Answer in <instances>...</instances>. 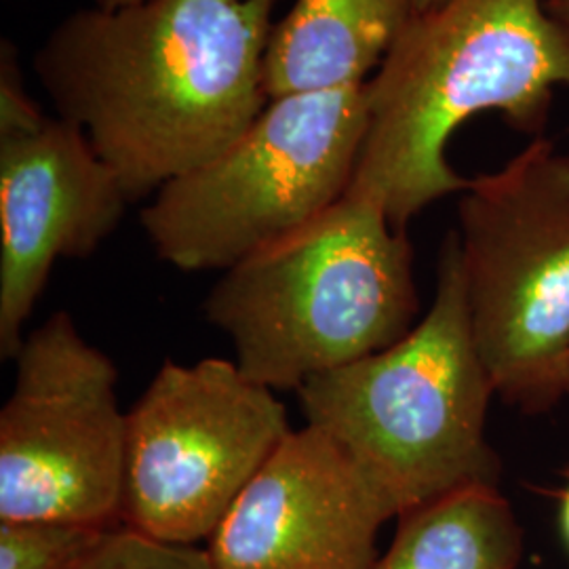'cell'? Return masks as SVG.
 <instances>
[{
  "label": "cell",
  "instance_id": "7c38bea8",
  "mask_svg": "<svg viewBox=\"0 0 569 569\" xmlns=\"http://www.w3.org/2000/svg\"><path fill=\"white\" fill-rule=\"evenodd\" d=\"M523 528L498 486H472L399 517L371 569H517Z\"/></svg>",
  "mask_w": 569,
  "mask_h": 569
},
{
  "label": "cell",
  "instance_id": "4fadbf2b",
  "mask_svg": "<svg viewBox=\"0 0 569 569\" xmlns=\"http://www.w3.org/2000/svg\"><path fill=\"white\" fill-rule=\"evenodd\" d=\"M106 531L58 521H0V569H81Z\"/></svg>",
  "mask_w": 569,
  "mask_h": 569
},
{
  "label": "cell",
  "instance_id": "9a60e30c",
  "mask_svg": "<svg viewBox=\"0 0 569 569\" xmlns=\"http://www.w3.org/2000/svg\"><path fill=\"white\" fill-rule=\"evenodd\" d=\"M557 521H559V533H561V540L566 545V549L569 552V475L566 486L559 493V515H557Z\"/></svg>",
  "mask_w": 569,
  "mask_h": 569
},
{
  "label": "cell",
  "instance_id": "6da1fadb",
  "mask_svg": "<svg viewBox=\"0 0 569 569\" xmlns=\"http://www.w3.org/2000/svg\"><path fill=\"white\" fill-rule=\"evenodd\" d=\"M277 0H142L84 9L34 70L60 119L84 131L129 201L237 142L260 117Z\"/></svg>",
  "mask_w": 569,
  "mask_h": 569
},
{
  "label": "cell",
  "instance_id": "5b68a950",
  "mask_svg": "<svg viewBox=\"0 0 569 569\" xmlns=\"http://www.w3.org/2000/svg\"><path fill=\"white\" fill-rule=\"evenodd\" d=\"M470 329L496 395L526 413L566 397L569 154L533 138L458 204Z\"/></svg>",
  "mask_w": 569,
  "mask_h": 569
},
{
  "label": "cell",
  "instance_id": "ac0fdd59",
  "mask_svg": "<svg viewBox=\"0 0 569 569\" xmlns=\"http://www.w3.org/2000/svg\"><path fill=\"white\" fill-rule=\"evenodd\" d=\"M136 2H142V0H98V7L121 9V7H129V4H136Z\"/></svg>",
  "mask_w": 569,
  "mask_h": 569
},
{
  "label": "cell",
  "instance_id": "8992f818",
  "mask_svg": "<svg viewBox=\"0 0 569 569\" xmlns=\"http://www.w3.org/2000/svg\"><path fill=\"white\" fill-rule=\"evenodd\" d=\"M366 84L270 100L222 154L164 183L142 211L157 256L228 270L338 203L369 129Z\"/></svg>",
  "mask_w": 569,
  "mask_h": 569
},
{
  "label": "cell",
  "instance_id": "ba28073f",
  "mask_svg": "<svg viewBox=\"0 0 569 569\" xmlns=\"http://www.w3.org/2000/svg\"><path fill=\"white\" fill-rule=\"evenodd\" d=\"M13 361L0 409V521L122 528L127 411L114 361L63 310Z\"/></svg>",
  "mask_w": 569,
  "mask_h": 569
},
{
  "label": "cell",
  "instance_id": "3957f363",
  "mask_svg": "<svg viewBox=\"0 0 569 569\" xmlns=\"http://www.w3.org/2000/svg\"><path fill=\"white\" fill-rule=\"evenodd\" d=\"M418 305L406 230L373 199L346 190L308 224L224 270L203 308L249 380L298 392L397 345Z\"/></svg>",
  "mask_w": 569,
  "mask_h": 569
},
{
  "label": "cell",
  "instance_id": "7a4b0ae2",
  "mask_svg": "<svg viewBox=\"0 0 569 569\" xmlns=\"http://www.w3.org/2000/svg\"><path fill=\"white\" fill-rule=\"evenodd\" d=\"M369 129L350 192L373 199L390 224L465 192L448 143L481 112L540 138L557 89H569V23L545 0H446L413 13L367 81Z\"/></svg>",
  "mask_w": 569,
  "mask_h": 569
},
{
  "label": "cell",
  "instance_id": "8fae6325",
  "mask_svg": "<svg viewBox=\"0 0 569 569\" xmlns=\"http://www.w3.org/2000/svg\"><path fill=\"white\" fill-rule=\"evenodd\" d=\"M413 18V0H298L270 32L268 102L363 87Z\"/></svg>",
  "mask_w": 569,
  "mask_h": 569
},
{
  "label": "cell",
  "instance_id": "5bb4252c",
  "mask_svg": "<svg viewBox=\"0 0 569 569\" xmlns=\"http://www.w3.org/2000/svg\"><path fill=\"white\" fill-rule=\"evenodd\" d=\"M81 569H216L207 549L169 545L133 529L106 531Z\"/></svg>",
  "mask_w": 569,
  "mask_h": 569
},
{
  "label": "cell",
  "instance_id": "e0dca14e",
  "mask_svg": "<svg viewBox=\"0 0 569 569\" xmlns=\"http://www.w3.org/2000/svg\"><path fill=\"white\" fill-rule=\"evenodd\" d=\"M443 2L446 0H413V13H427V11L437 9Z\"/></svg>",
  "mask_w": 569,
  "mask_h": 569
},
{
  "label": "cell",
  "instance_id": "9c48e42d",
  "mask_svg": "<svg viewBox=\"0 0 569 569\" xmlns=\"http://www.w3.org/2000/svg\"><path fill=\"white\" fill-rule=\"evenodd\" d=\"M129 197L84 131L63 119L0 133V357L16 359L26 323L61 258H87L114 232Z\"/></svg>",
  "mask_w": 569,
  "mask_h": 569
},
{
  "label": "cell",
  "instance_id": "2e32d148",
  "mask_svg": "<svg viewBox=\"0 0 569 569\" xmlns=\"http://www.w3.org/2000/svg\"><path fill=\"white\" fill-rule=\"evenodd\" d=\"M547 9L555 18L569 23V0H547Z\"/></svg>",
  "mask_w": 569,
  "mask_h": 569
},
{
  "label": "cell",
  "instance_id": "30bf717a",
  "mask_svg": "<svg viewBox=\"0 0 569 569\" xmlns=\"http://www.w3.org/2000/svg\"><path fill=\"white\" fill-rule=\"evenodd\" d=\"M390 517L321 428L291 430L207 540L216 569H371Z\"/></svg>",
  "mask_w": 569,
  "mask_h": 569
},
{
  "label": "cell",
  "instance_id": "277c9868",
  "mask_svg": "<svg viewBox=\"0 0 569 569\" xmlns=\"http://www.w3.org/2000/svg\"><path fill=\"white\" fill-rule=\"evenodd\" d=\"M496 395L475 345L451 230L432 306L397 345L312 378L298 390L306 425L321 428L363 472L390 517L472 486H498L486 437Z\"/></svg>",
  "mask_w": 569,
  "mask_h": 569
},
{
  "label": "cell",
  "instance_id": "d6986e66",
  "mask_svg": "<svg viewBox=\"0 0 569 569\" xmlns=\"http://www.w3.org/2000/svg\"><path fill=\"white\" fill-rule=\"evenodd\" d=\"M566 397L569 399V361H568V371H566Z\"/></svg>",
  "mask_w": 569,
  "mask_h": 569
},
{
  "label": "cell",
  "instance_id": "52a82bcc",
  "mask_svg": "<svg viewBox=\"0 0 569 569\" xmlns=\"http://www.w3.org/2000/svg\"><path fill=\"white\" fill-rule=\"evenodd\" d=\"M291 432L274 390L234 361H164L127 411L122 528L197 547Z\"/></svg>",
  "mask_w": 569,
  "mask_h": 569
}]
</instances>
